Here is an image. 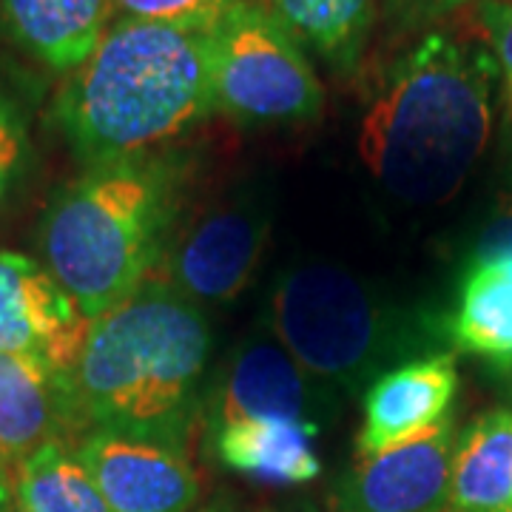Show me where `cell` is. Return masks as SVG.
Segmentation results:
<instances>
[{"label":"cell","instance_id":"cell-1","mask_svg":"<svg viewBox=\"0 0 512 512\" xmlns=\"http://www.w3.org/2000/svg\"><path fill=\"white\" fill-rule=\"evenodd\" d=\"M495 74L490 49L450 29L387 66L359 126L362 163L387 194L410 205L458 194L490 143Z\"/></svg>","mask_w":512,"mask_h":512},{"label":"cell","instance_id":"cell-2","mask_svg":"<svg viewBox=\"0 0 512 512\" xmlns=\"http://www.w3.org/2000/svg\"><path fill=\"white\" fill-rule=\"evenodd\" d=\"M208 32L111 20L97 49L63 77L49 106L52 126L83 168L163 151L214 114Z\"/></svg>","mask_w":512,"mask_h":512},{"label":"cell","instance_id":"cell-3","mask_svg":"<svg viewBox=\"0 0 512 512\" xmlns=\"http://www.w3.org/2000/svg\"><path fill=\"white\" fill-rule=\"evenodd\" d=\"M211 328L197 302L148 279L92 319L66 373L74 430H114L183 447L200 407Z\"/></svg>","mask_w":512,"mask_h":512},{"label":"cell","instance_id":"cell-4","mask_svg":"<svg viewBox=\"0 0 512 512\" xmlns=\"http://www.w3.org/2000/svg\"><path fill=\"white\" fill-rule=\"evenodd\" d=\"M183 185L180 154L148 151L86 165L52 194L37 228L43 268L86 319L154 279L174 237Z\"/></svg>","mask_w":512,"mask_h":512},{"label":"cell","instance_id":"cell-5","mask_svg":"<svg viewBox=\"0 0 512 512\" xmlns=\"http://www.w3.org/2000/svg\"><path fill=\"white\" fill-rule=\"evenodd\" d=\"M265 322L293 362L328 390H356L393 350L387 308L365 282L325 262L282 271Z\"/></svg>","mask_w":512,"mask_h":512},{"label":"cell","instance_id":"cell-6","mask_svg":"<svg viewBox=\"0 0 512 512\" xmlns=\"http://www.w3.org/2000/svg\"><path fill=\"white\" fill-rule=\"evenodd\" d=\"M208 35L214 114L242 126H296L322 117L325 89L308 52L268 0H242Z\"/></svg>","mask_w":512,"mask_h":512},{"label":"cell","instance_id":"cell-7","mask_svg":"<svg viewBox=\"0 0 512 512\" xmlns=\"http://www.w3.org/2000/svg\"><path fill=\"white\" fill-rule=\"evenodd\" d=\"M271 239V214L254 200H231L174 231L163 256L165 282L191 302L228 305L254 282Z\"/></svg>","mask_w":512,"mask_h":512},{"label":"cell","instance_id":"cell-8","mask_svg":"<svg viewBox=\"0 0 512 512\" xmlns=\"http://www.w3.org/2000/svg\"><path fill=\"white\" fill-rule=\"evenodd\" d=\"M111 512H191L200 481L183 447L89 430L74 447Z\"/></svg>","mask_w":512,"mask_h":512},{"label":"cell","instance_id":"cell-9","mask_svg":"<svg viewBox=\"0 0 512 512\" xmlns=\"http://www.w3.org/2000/svg\"><path fill=\"white\" fill-rule=\"evenodd\" d=\"M456 427L447 419L433 433L376 456H359L330 487L333 512H450V470Z\"/></svg>","mask_w":512,"mask_h":512},{"label":"cell","instance_id":"cell-10","mask_svg":"<svg viewBox=\"0 0 512 512\" xmlns=\"http://www.w3.org/2000/svg\"><path fill=\"white\" fill-rule=\"evenodd\" d=\"M92 319L40 262L0 251V350L40 359L66 376L89 336Z\"/></svg>","mask_w":512,"mask_h":512},{"label":"cell","instance_id":"cell-11","mask_svg":"<svg viewBox=\"0 0 512 512\" xmlns=\"http://www.w3.org/2000/svg\"><path fill=\"white\" fill-rule=\"evenodd\" d=\"M325 399L319 384L288 356L274 336L245 339L222 365L205 419L220 427L245 419H291L319 424Z\"/></svg>","mask_w":512,"mask_h":512},{"label":"cell","instance_id":"cell-12","mask_svg":"<svg viewBox=\"0 0 512 512\" xmlns=\"http://www.w3.org/2000/svg\"><path fill=\"white\" fill-rule=\"evenodd\" d=\"M458 393V367L450 353L421 356L387 370L365 393L359 456H376L433 433L450 419Z\"/></svg>","mask_w":512,"mask_h":512},{"label":"cell","instance_id":"cell-13","mask_svg":"<svg viewBox=\"0 0 512 512\" xmlns=\"http://www.w3.org/2000/svg\"><path fill=\"white\" fill-rule=\"evenodd\" d=\"M111 20V0H0V37L63 77L92 55Z\"/></svg>","mask_w":512,"mask_h":512},{"label":"cell","instance_id":"cell-14","mask_svg":"<svg viewBox=\"0 0 512 512\" xmlns=\"http://www.w3.org/2000/svg\"><path fill=\"white\" fill-rule=\"evenodd\" d=\"M66 433H74L66 376L40 359L0 350V464H20Z\"/></svg>","mask_w":512,"mask_h":512},{"label":"cell","instance_id":"cell-15","mask_svg":"<svg viewBox=\"0 0 512 512\" xmlns=\"http://www.w3.org/2000/svg\"><path fill=\"white\" fill-rule=\"evenodd\" d=\"M214 453L234 473L265 484H308L322 473L313 441L319 424L291 419H245L208 427Z\"/></svg>","mask_w":512,"mask_h":512},{"label":"cell","instance_id":"cell-16","mask_svg":"<svg viewBox=\"0 0 512 512\" xmlns=\"http://www.w3.org/2000/svg\"><path fill=\"white\" fill-rule=\"evenodd\" d=\"M447 328L461 353L510 370L512 254L470 256Z\"/></svg>","mask_w":512,"mask_h":512},{"label":"cell","instance_id":"cell-17","mask_svg":"<svg viewBox=\"0 0 512 512\" xmlns=\"http://www.w3.org/2000/svg\"><path fill=\"white\" fill-rule=\"evenodd\" d=\"M450 512H512V410L467 424L450 470Z\"/></svg>","mask_w":512,"mask_h":512},{"label":"cell","instance_id":"cell-18","mask_svg":"<svg viewBox=\"0 0 512 512\" xmlns=\"http://www.w3.org/2000/svg\"><path fill=\"white\" fill-rule=\"evenodd\" d=\"M293 40L333 74L359 72L379 18V0H268Z\"/></svg>","mask_w":512,"mask_h":512},{"label":"cell","instance_id":"cell-19","mask_svg":"<svg viewBox=\"0 0 512 512\" xmlns=\"http://www.w3.org/2000/svg\"><path fill=\"white\" fill-rule=\"evenodd\" d=\"M20 512H111L89 470L63 441H49L18 464Z\"/></svg>","mask_w":512,"mask_h":512},{"label":"cell","instance_id":"cell-20","mask_svg":"<svg viewBox=\"0 0 512 512\" xmlns=\"http://www.w3.org/2000/svg\"><path fill=\"white\" fill-rule=\"evenodd\" d=\"M40 80L0 57V217L35 163V114L40 106Z\"/></svg>","mask_w":512,"mask_h":512},{"label":"cell","instance_id":"cell-21","mask_svg":"<svg viewBox=\"0 0 512 512\" xmlns=\"http://www.w3.org/2000/svg\"><path fill=\"white\" fill-rule=\"evenodd\" d=\"M242 0H111L114 18L165 23L180 29H214Z\"/></svg>","mask_w":512,"mask_h":512},{"label":"cell","instance_id":"cell-22","mask_svg":"<svg viewBox=\"0 0 512 512\" xmlns=\"http://www.w3.org/2000/svg\"><path fill=\"white\" fill-rule=\"evenodd\" d=\"M473 12L484 46L512 86V0H476Z\"/></svg>","mask_w":512,"mask_h":512},{"label":"cell","instance_id":"cell-23","mask_svg":"<svg viewBox=\"0 0 512 512\" xmlns=\"http://www.w3.org/2000/svg\"><path fill=\"white\" fill-rule=\"evenodd\" d=\"M476 0H379V12L390 26L402 32H416L450 18L453 12L473 6Z\"/></svg>","mask_w":512,"mask_h":512},{"label":"cell","instance_id":"cell-24","mask_svg":"<svg viewBox=\"0 0 512 512\" xmlns=\"http://www.w3.org/2000/svg\"><path fill=\"white\" fill-rule=\"evenodd\" d=\"M495 254H512V194H504L498 200L487 225L481 228L476 248H473V256Z\"/></svg>","mask_w":512,"mask_h":512},{"label":"cell","instance_id":"cell-25","mask_svg":"<svg viewBox=\"0 0 512 512\" xmlns=\"http://www.w3.org/2000/svg\"><path fill=\"white\" fill-rule=\"evenodd\" d=\"M0 512H18L15 473H12V467H6V464H0Z\"/></svg>","mask_w":512,"mask_h":512},{"label":"cell","instance_id":"cell-26","mask_svg":"<svg viewBox=\"0 0 512 512\" xmlns=\"http://www.w3.org/2000/svg\"><path fill=\"white\" fill-rule=\"evenodd\" d=\"M507 100H510V114H512V86H507Z\"/></svg>","mask_w":512,"mask_h":512},{"label":"cell","instance_id":"cell-27","mask_svg":"<svg viewBox=\"0 0 512 512\" xmlns=\"http://www.w3.org/2000/svg\"><path fill=\"white\" fill-rule=\"evenodd\" d=\"M211 512H225V510H211Z\"/></svg>","mask_w":512,"mask_h":512},{"label":"cell","instance_id":"cell-28","mask_svg":"<svg viewBox=\"0 0 512 512\" xmlns=\"http://www.w3.org/2000/svg\"><path fill=\"white\" fill-rule=\"evenodd\" d=\"M18 512H20V510H18Z\"/></svg>","mask_w":512,"mask_h":512}]
</instances>
